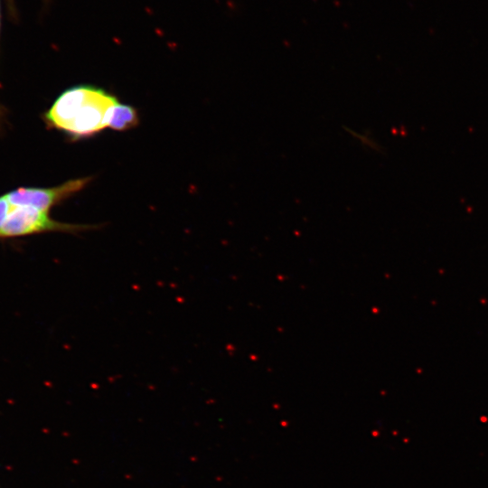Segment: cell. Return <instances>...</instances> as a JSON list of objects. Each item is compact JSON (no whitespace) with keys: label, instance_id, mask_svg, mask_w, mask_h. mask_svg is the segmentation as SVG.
<instances>
[{"label":"cell","instance_id":"obj_1","mask_svg":"<svg viewBox=\"0 0 488 488\" xmlns=\"http://www.w3.org/2000/svg\"><path fill=\"white\" fill-rule=\"evenodd\" d=\"M118 99L92 85H77L62 91L44 113L50 127L66 134L71 140L90 137L108 127Z\"/></svg>","mask_w":488,"mask_h":488},{"label":"cell","instance_id":"obj_2","mask_svg":"<svg viewBox=\"0 0 488 488\" xmlns=\"http://www.w3.org/2000/svg\"><path fill=\"white\" fill-rule=\"evenodd\" d=\"M97 226L61 222L52 219L49 211L32 206H13L4 226L0 239L28 236L42 232L60 231L78 233Z\"/></svg>","mask_w":488,"mask_h":488},{"label":"cell","instance_id":"obj_3","mask_svg":"<svg viewBox=\"0 0 488 488\" xmlns=\"http://www.w3.org/2000/svg\"><path fill=\"white\" fill-rule=\"evenodd\" d=\"M91 177L69 180L50 188L19 187L6 193L12 206H32L42 211L49 210L83 190Z\"/></svg>","mask_w":488,"mask_h":488},{"label":"cell","instance_id":"obj_4","mask_svg":"<svg viewBox=\"0 0 488 488\" xmlns=\"http://www.w3.org/2000/svg\"><path fill=\"white\" fill-rule=\"evenodd\" d=\"M138 124L139 116L136 108L119 101L115 105L108 123L109 128L126 131L136 127Z\"/></svg>","mask_w":488,"mask_h":488},{"label":"cell","instance_id":"obj_5","mask_svg":"<svg viewBox=\"0 0 488 488\" xmlns=\"http://www.w3.org/2000/svg\"><path fill=\"white\" fill-rule=\"evenodd\" d=\"M12 207L6 194L0 196V230L4 226Z\"/></svg>","mask_w":488,"mask_h":488},{"label":"cell","instance_id":"obj_6","mask_svg":"<svg viewBox=\"0 0 488 488\" xmlns=\"http://www.w3.org/2000/svg\"><path fill=\"white\" fill-rule=\"evenodd\" d=\"M0 25H1V8H0ZM0 115H1V111H0Z\"/></svg>","mask_w":488,"mask_h":488}]
</instances>
